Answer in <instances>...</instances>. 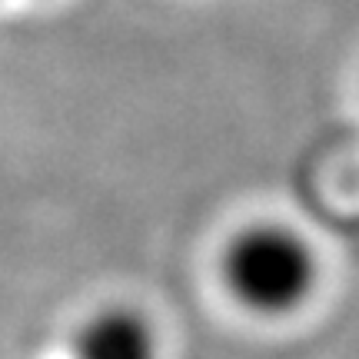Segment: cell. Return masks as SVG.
<instances>
[{"label": "cell", "mask_w": 359, "mask_h": 359, "mask_svg": "<svg viewBox=\"0 0 359 359\" xmlns=\"http://www.w3.org/2000/svg\"><path fill=\"white\" fill-rule=\"evenodd\" d=\"M320 263L306 236L283 223H250L223 253V283L259 316H286L309 299Z\"/></svg>", "instance_id": "6da1fadb"}, {"label": "cell", "mask_w": 359, "mask_h": 359, "mask_svg": "<svg viewBox=\"0 0 359 359\" xmlns=\"http://www.w3.org/2000/svg\"><path fill=\"white\" fill-rule=\"evenodd\" d=\"M74 359H160V343L137 309L107 306L77 330Z\"/></svg>", "instance_id": "7a4b0ae2"}]
</instances>
